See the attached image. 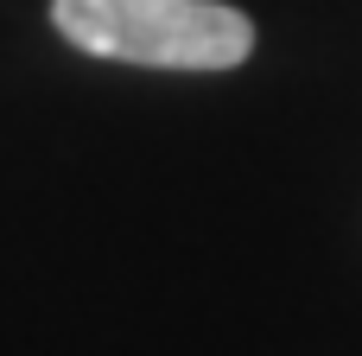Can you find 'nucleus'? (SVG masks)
Returning a JSON list of instances; mask_svg holds the SVG:
<instances>
[{"label":"nucleus","mask_w":362,"mask_h":356,"mask_svg":"<svg viewBox=\"0 0 362 356\" xmlns=\"http://www.w3.org/2000/svg\"><path fill=\"white\" fill-rule=\"evenodd\" d=\"M57 32L115 64L235 70L255 51V19L223 0H51Z\"/></svg>","instance_id":"nucleus-1"}]
</instances>
